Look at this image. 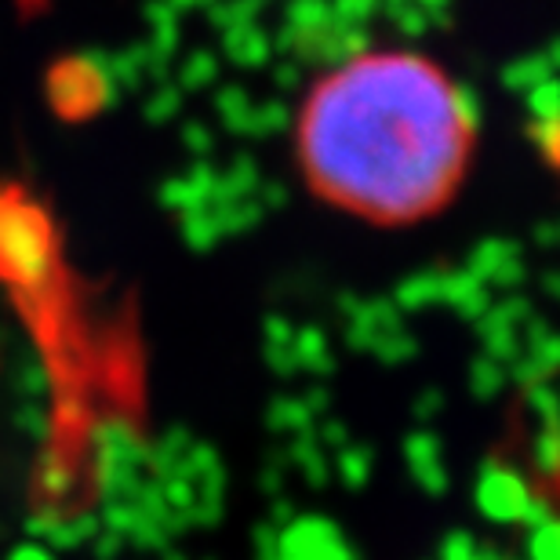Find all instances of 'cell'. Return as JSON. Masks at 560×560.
I'll list each match as a JSON object with an SVG mask.
<instances>
[{
	"instance_id": "cell-1",
	"label": "cell",
	"mask_w": 560,
	"mask_h": 560,
	"mask_svg": "<svg viewBox=\"0 0 560 560\" xmlns=\"http://www.w3.org/2000/svg\"><path fill=\"white\" fill-rule=\"evenodd\" d=\"M466 153L452 81L422 55L364 51L324 77L302 106L299 156L313 189L378 222L441 208Z\"/></svg>"
},
{
	"instance_id": "cell-2",
	"label": "cell",
	"mask_w": 560,
	"mask_h": 560,
	"mask_svg": "<svg viewBox=\"0 0 560 560\" xmlns=\"http://www.w3.org/2000/svg\"><path fill=\"white\" fill-rule=\"evenodd\" d=\"M532 495L535 491L528 488V477L521 469H513L502 458H485L480 463L474 480V506L488 524H502V528L521 524L524 506H528Z\"/></svg>"
},
{
	"instance_id": "cell-3",
	"label": "cell",
	"mask_w": 560,
	"mask_h": 560,
	"mask_svg": "<svg viewBox=\"0 0 560 560\" xmlns=\"http://www.w3.org/2000/svg\"><path fill=\"white\" fill-rule=\"evenodd\" d=\"M280 560H357L353 546L346 542L342 528L320 513H299L295 521L280 528Z\"/></svg>"
},
{
	"instance_id": "cell-4",
	"label": "cell",
	"mask_w": 560,
	"mask_h": 560,
	"mask_svg": "<svg viewBox=\"0 0 560 560\" xmlns=\"http://www.w3.org/2000/svg\"><path fill=\"white\" fill-rule=\"evenodd\" d=\"M405 328V313L397 310L394 299H361V306L346 320V346L353 353H372L378 335Z\"/></svg>"
},
{
	"instance_id": "cell-5",
	"label": "cell",
	"mask_w": 560,
	"mask_h": 560,
	"mask_svg": "<svg viewBox=\"0 0 560 560\" xmlns=\"http://www.w3.org/2000/svg\"><path fill=\"white\" fill-rule=\"evenodd\" d=\"M441 302L447 310H455L463 320L477 324L495 299H491V288L480 284L469 270H447L441 273Z\"/></svg>"
},
{
	"instance_id": "cell-6",
	"label": "cell",
	"mask_w": 560,
	"mask_h": 560,
	"mask_svg": "<svg viewBox=\"0 0 560 560\" xmlns=\"http://www.w3.org/2000/svg\"><path fill=\"white\" fill-rule=\"evenodd\" d=\"M48 222H51L48 211L40 205H33L19 186L0 183V244H8L15 237H30V233H37V226L44 230Z\"/></svg>"
},
{
	"instance_id": "cell-7",
	"label": "cell",
	"mask_w": 560,
	"mask_h": 560,
	"mask_svg": "<svg viewBox=\"0 0 560 560\" xmlns=\"http://www.w3.org/2000/svg\"><path fill=\"white\" fill-rule=\"evenodd\" d=\"M521 342H524V357H532L546 378L560 372V331L550 328V320L532 313V317L521 324Z\"/></svg>"
},
{
	"instance_id": "cell-8",
	"label": "cell",
	"mask_w": 560,
	"mask_h": 560,
	"mask_svg": "<svg viewBox=\"0 0 560 560\" xmlns=\"http://www.w3.org/2000/svg\"><path fill=\"white\" fill-rule=\"evenodd\" d=\"M291 350H295V361H299V372H310L317 378H328L335 372V353H331V342L324 328L317 324H306V328L295 331L291 339Z\"/></svg>"
},
{
	"instance_id": "cell-9",
	"label": "cell",
	"mask_w": 560,
	"mask_h": 560,
	"mask_svg": "<svg viewBox=\"0 0 560 560\" xmlns=\"http://www.w3.org/2000/svg\"><path fill=\"white\" fill-rule=\"evenodd\" d=\"M288 458L302 469V477L310 480V488H324L331 480V463H328V455H324V447H320L317 433H313V430L291 436Z\"/></svg>"
},
{
	"instance_id": "cell-10",
	"label": "cell",
	"mask_w": 560,
	"mask_h": 560,
	"mask_svg": "<svg viewBox=\"0 0 560 560\" xmlns=\"http://www.w3.org/2000/svg\"><path fill=\"white\" fill-rule=\"evenodd\" d=\"M521 259V244L510 237H485L474 244V252L466 255V270L474 273L480 284H488L502 262Z\"/></svg>"
},
{
	"instance_id": "cell-11",
	"label": "cell",
	"mask_w": 560,
	"mask_h": 560,
	"mask_svg": "<svg viewBox=\"0 0 560 560\" xmlns=\"http://www.w3.org/2000/svg\"><path fill=\"white\" fill-rule=\"evenodd\" d=\"M550 77H553V66H550V59H546V51H532V55L513 59L510 66H502L499 81L506 92L528 95L532 88H539L542 81H550Z\"/></svg>"
},
{
	"instance_id": "cell-12",
	"label": "cell",
	"mask_w": 560,
	"mask_h": 560,
	"mask_svg": "<svg viewBox=\"0 0 560 560\" xmlns=\"http://www.w3.org/2000/svg\"><path fill=\"white\" fill-rule=\"evenodd\" d=\"M394 302L400 313L430 310L433 302H441V270H419V273L405 277L394 288Z\"/></svg>"
},
{
	"instance_id": "cell-13",
	"label": "cell",
	"mask_w": 560,
	"mask_h": 560,
	"mask_svg": "<svg viewBox=\"0 0 560 560\" xmlns=\"http://www.w3.org/2000/svg\"><path fill=\"white\" fill-rule=\"evenodd\" d=\"M474 328L480 335V346H485V357H491L495 364L510 368L524 353V342H521L517 328H506V324H499V320H491V317H480Z\"/></svg>"
},
{
	"instance_id": "cell-14",
	"label": "cell",
	"mask_w": 560,
	"mask_h": 560,
	"mask_svg": "<svg viewBox=\"0 0 560 560\" xmlns=\"http://www.w3.org/2000/svg\"><path fill=\"white\" fill-rule=\"evenodd\" d=\"M335 477L342 480L346 488L350 491H361L368 480H372V474H375V452L368 444H346V447H339V455H335Z\"/></svg>"
},
{
	"instance_id": "cell-15",
	"label": "cell",
	"mask_w": 560,
	"mask_h": 560,
	"mask_svg": "<svg viewBox=\"0 0 560 560\" xmlns=\"http://www.w3.org/2000/svg\"><path fill=\"white\" fill-rule=\"evenodd\" d=\"M226 48L237 55L241 66H248V70H259V66L270 62L273 40L266 37L262 30H255V26H248V22H241V26H233V33L226 37Z\"/></svg>"
},
{
	"instance_id": "cell-16",
	"label": "cell",
	"mask_w": 560,
	"mask_h": 560,
	"mask_svg": "<svg viewBox=\"0 0 560 560\" xmlns=\"http://www.w3.org/2000/svg\"><path fill=\"white\" fill-rule=\"evenodd\" d=\"M331 19V0H288L284 8V26L295 30V37L324 30Z\"/></svg>"
},
{
	"instance_id": "cell-17",
	"label": "cell",
	"mask_w": 560,
	"mask_h": 560,
	"mask_svg": "<svg viewBox=\"0 0 560 560\" xmlns=\"http://www.w3.org/2000/svg\"><path fill=\"white\" fill-rule=\"evenodd\" d=\"M266 422H270V430L280 436H295V433L313 430V416H310V408L302 405V397H277L273 408L266 411Z\"/></svg>"
},
{
	"instance_id": "cell-18",
	"label": "cell",
	"mask_w": 560,
	"mask_h": 560,
	"mask_svg": "<svg viewBox=\"0 0 560 560\" xmlns=\"http://www.w3.org/2000/svg\"><path fill=\"white\" fill-rule=\"evenodd\" d=\"M506 383H510V375H506V368L502 364H495L491 357H485L480 353L474 364H469V394H474L477 400H495L502 389H506Z\"/></svg>"
},
{
	"instance_id": "cell-19",
	"label": "cell",
	"mask_w": 560,
	"mask_h": 560,
	"mask_svg": "<svg viewBox=\"0 0 560 560\" xmlns=\"http://www.w3.org/2000/svg\"><path fill=\"white\" fill-rule=\"evenodd\" d=\"M378 11H386L389 26L408 40H419L430 33V15H425L419 4H411V0H383V8Z\"/></svg>"
},
{
	"instance_id": "cell-20",
	"label": "cell",
	"mask_w": 560,
	"mask_h": 560,
	"mask_svg": "<svg viewBox=\"0 0 560 560\" xmlns=\"http://www.w3.org/2000/svg\"><path fill=\"white\" fill-rule=\"evenodd\" d=\"M372 357L378 364H389V368H397V364H408V361H416L419 357V339L411 331H389V335H378L375 346H372Z\"/></svg>"
},
{
	"instance_id": "cell-21",
	"label": "cell",
	"mask_w": 560,
	"mask_h": 560,
	"mask_svg": "<svg viewBox=\"0 0 560 560\" xmlns=\"http://www.w3.org/2000/svg\"><path fill=\"white\" fill-rule=\"evenodd\" d=\"M532 466L539 477H560V425H542L532 444Z\"/></svg>"
},
{
	"instance_id": "cell-22",
	"label": "cell",
	"mask_w": 560,
	"mask_h": 560,
	"mask_svg": "<svg viewBox=\"0 0 560 560\" xmlns=\"http://www.w3.org/2000/svg\"><path fill=\"white\" fill-rule=\"evenodd\" d=\"M524 405L532 408V416L542 425H560V389L550 383V378H542V383L524 389Z\"/></svg>"
},
{
	"instance_id": "cell-23",
	"label": "cell",
	"mask_w": 560,
	"mask_h": 560,
	"mask_svg": "<svg viewBox=\"0 0 560 560\" xmlns=\"http://www.w3.org/2000/svg\"><path fill=\"white\" fill-rule=\"evenodd\" d=\"M295 125V114L284 106V103H262V106H252V125H248V136H280Z\"/></svg>"
},
{
	"instance_id": "cell-24",
	"label": "cell",
	"mask_w": 560,
	"mask_h": 560,
	"mask_svg": "<svg viewBox=\"0 0 560 560\" xmlns=\"http://www.w3.org/2000/svg\"><path fill=\"white\" fill-rule=\"evenodd\" d=\"M400 452H405L408 466L433 463V458H444V441L433 430H411L405 436V444H400Z\"/></svg>"
},
{
	"instance_id": "cell-25",
	"label": "cell",
	"mask_w": 560,
	"mask_h": 560,
	"mask_svg": "<svg viewBox=\"0 0 560 560\" xmlns=\"http://www.w3.org/2000/svg\"><path fill=\"white\" fill-rule=\"evenodd\" d=\"M535 313L532 306V299H524L521 291H510L506 299H499V302H491V310L485 313V317L491 320H499V324H506V328H517L521 331V324L528 320Z\"/></svg>"
},
{
	"instance_id": "cell-26",
	"label": "cell",
	"mask_w": 560,
	"mask_h": 560,
	"mask_svg": "<svg viewBox=\"0 0 560 560\" xmlns=\"http://www.w3.org/2000/svg\"><path fill=\"white\" fill-rule=\"evenodd\" d=\"M524 560H560V517H550L542 528L528 532V553Z\"/></svg>"
},
{
	"instance_id": "cell-27",
	"label": "cell",
	"mask_w": 560,
	"mask_h": 560,
	"mask_svg": "<svg viewBox=\"0 0 560 560\" xmlns=\"http://www.w3.org/2000/svg\"><path fill=\"white\" fill-rule=\"evenodd\" d=\"M408 469H411V480H416L425 495H433V499L447 495V488H452V477H447L444 458H433V463H419V466H408Z\"/></svg>"
},
{
	"instance_id": "cell-28",
	"label": "cell",
	"mask_w": 560,
	"mask_h": 560,
	"mask_svg": "<svg viewBox=\"0 0 560 560\" xmlns=\"http://www.w3.org/2000/svg\"><path fill=\"white\" fill-rule=\"evenodd\" d=\"M524 98H528V114L532 117H560V77L553 73L550 81L532 88Z\"/></svg>"
},
{
	"instance_id": "cell-29",
	"label": "cell",
	"mask_w": 560,
	"mask_h": 560,
	"mask_svg": "<svg viewBox=\"0 0 560 560\" xmlns=\"http://www.w3.org/2000/svg\"><path fill=\"white\" fill-rule=\"evenodd\" d=\"M452 106H455L458 125L474 136V131L480 128V95L469 84H452Z\"/></svg>"
},
{
	"instance_id": "cell-30",
	"label": "cell",
	"mask_w": 560,
	"mask_h": 560,
	"mask_svg": "<svg viewBox=\"0 0 560 560\" xmlns=\"http://www.w3.org/2000/svg\"><path fill=\"white\" fill-rule=\"evenodd\" d=\"M477 535L474 532H466V528H455V532H447L441 546H436V560H474L477 553Z\"/></svg>"
},
{
	"instance_id": "cell-31",
	"label": "cell",
	"mask_w": 560,
	"mask_h": 560,
	"mask_svg": "<svg viewBox=\"0 0 560 560\" xmlns=\"http://www.w3.org/2000/svg\"><path fill=\"white\" fill-rule=\"evenodd\" d=\"M378 8H383V0H331V15L350 22V26H368Z\"/></svg>"
},
{
	"instance_id": "cell-32",
	"label": "cell",
	"mask_w": 560,
	"mask_h": 560,
	"mask_svg": "<svg viewBox=\"0 0 560 560\" xmlns=\"http://www.w3.org/2000/svg\"><path fill=\"white\" fill-rule=\"evenodd\" d=\"M524 280H528V266H524V255H521V259L502 262L499 270H495V277L488 280V288H495V291H521Z\"/></svg>"
},
{
	"instance_id": "cell-33",
	"label": "cell",
	"mask_w": 560,
	"mask_h": 560,
	"mask_svg": "<svg viewBox=\"0 0 560 560\" xmlns=\"http://www.w3.org/2000/svg\"><path fill=\"white\" fill-rule=\"evenodd\" d=\"M302 77H306V66H302L299 59H291V55H284V59L277 62L273 70V84L280 88V92H299L302 88Z\"/></svg>"
},
{
	"instance_id": "cell-34",
	"label": "cell",
	"mask_w": 560,
	"mask_h": 560,
	"mask_svg": "<svg viewBox=\"0 0 560 560\" xmlns=\"http://www.w3.org/2000/svg\"><path fill=\"white\" fill-rule=\"evenodd\" d=\"M313 433H317L320 447H335V452L350 444V425L339 422V419H320L317 425H313Z\"/></svg>"
},
{
	"instance_id": "cell-35",
	"label": "cell",
	"mask_w": 560,
	"mask_h": 560,
	"mask_svg": "<svg viewBox=\"0 0 560 560\" xmlns=\"http://www.w3.org/2000/svg\"><path fill=\"white\" fill-rule=\"evenodd\" d=\"M506 375H510V383H513V386H521V389H528V386L542 383V378H546V375L539 372V364H535L532 357H524V353L506 368Z\"/></svg>"
},
{
	"instance_id": "cell-36",
	"label": "cell",
	"mask_w": 560,
	"mask_h": 560,
	"mask_svg": "<svg viewBox=\"0 0 560 560\" xmlns=\"http://www.w3.org/2000/svg\"><path fill=\"white\" fill-rule=\"evenodd\" d=\"M550 517H557V510H553V502L546 499V495H532L528 499V506H524V517H521V524L528 532H535V528H542L546 521Z\"/></svg>"
},
{
	"instance_id": "cell-37",
	"label": "cell",
	"mask_w": 560,
	"mask_h": 560,
	"mask_svg": "<svg viewBox=\"0 0 560 560\" xmlns=\"http://www.w3.org/2000/svg\"><path fill=\"white\" fill-rule=\"evenodd\" d=\"M266 364H270L280 378L299 375V361H295V350H291V346H266Z\"/></svg>"
},
{
	"instance_id": "cell-38",
	"label": "cell",
	"mask_w": 560,
	"mask_h": 560,
	"mask_svg": "<svg viewBox=\"0 0 560 560\" xmlns=\"http://www.w3.org/2000/svg\"><path fill=\"white\" fill-rule=\"evenodd\" d=\"M411 411H416L419 422H433L444 411V394H441V389H422V394L416 397V408H411Z\"/></svg>"
},
{
	"instance_id": "cell-39",
	"label": "cell",
	"mask_w": 560,
	"mask_h": 560,
	"mask_svg": "<svg viewBox=\"0 0 560 560\" xmlns=\"http://www.w3.org/2000/svg\"><path fill=\"white\" fill-rule=\"evenodd\" d=\"M302 405L310 408V416H313V419H324V416H328V408H331V389L324 386V383L310 386V389H306V397H302Z\"/></svg>"
},
{
	"instance_id": "cell-40",
	"label": "cell",
	"mask_w": 560,
	"mask_h": 560,
	"mask_svg": "<svg viewBox=\"0 0 560 560\" xmlns=\"http://www.w3.org/2000/svg\"><path fill=\"white\" fill-rule=\"evenodd\" d=\"M295 339V328H291V320L284 317H270L266 320V346H291Z\"/></svg>"
},
{
	"instance_id": "cell-41",
	"label": "cell",
	"mask_w": 560,
	"mask_h": 560,
	"mask_svg": "<svg viewBox=\"0 0 560 560\" xmlns=\"http://www.w3.org/2000/svg\"><path fill=\"white\" fill-rule=\"evenodd\" d=\"M262 488L270 491V495H280V488H284V466H280V463L266 466V474H262Z\"/></svg>"
},
{
	"instance_id": "cell-42",
	"label": "cell",
	"mask_w": 560,
	"mask_h": 560,
	"mask_svg": "<svg viewBox=\"0 0 560 560\" xmlns=\"http://www.w3.org/2000/svg\"><path fill=\"white\" fill-rule=\"evenodd\" d=\"M295 517H299V510L291 506L288 499H277V502H273V528H284V524H291Z\"/></svg>"
},
{
	"instance_id": "cell-43",
	"label": "cell",
	"mask_w": 560,
	"mask_h": 560,
	"mask_svg": "<svg viewBox=\"0 0 560 560\" xmlns=\"http://www.w3.org/2000/svg\"><path fill=\"white\" fill-rule=\"evenodd\" d=\"M259 205H266V208H284L288 205V189L284 186H277V183H270L262 189V200Z\"/></svg>"
},
{
	"instance_id": "cell-44",
	"label": "cell",
	"mask_w": 560,
	"mask_h": 560,
	"mask_svg": "<svg viewBox=\"0 0 560 560\" xmlns=\"http://www.w3.org/2000/svg\"><path fill=\"white\" fill-rule=\"evenodd\" d=\"M535 244H539V248H553V244H560V237H557V222H542V226L535 230Z\"/></svg>"
},
{
	"instance_id": "cell-45",
	"label": "cell",
	"mask_w": 560,
	"mask_h": 560,
	"mask_svg": "<svg viewBox=\"0 0 560 560\" xmlns=\"http://www.w3.org/2000/svg\"><path fill=\"white\" fill-rule=\"evenodd\" d=\"M411 4H419L425 15H433V11H452V0H411Z\"/></svg>"
},
{
	"instance_id": "cell-46",
	"label": "cell",
	"mask_w": 560,
	"mask_h": 560,
	"mask_svg": "<svg viewBox=\"0 0 560 560\" xmlns=\"http://www.w3.org/2000/svg\"><path fill=\"white\" fill-rule=\"evenodd\" d=\"M542 291H546V295L560 299V270H553V273H546V277H542Z\"/></svg>"
},
{
	"instance_id": "cell-47",
	"label": "cell",
	"mask_w": 560,
	"mask_h": 560,
	"mask_svg": "<svg viewBox=\"0 0 560 560\" xmlns=\"http://www.w3.org/2000/svg\"><path fill=\"white\" fill-rule=\"evenodd\" d=\"M546 59H550L553 73H560V37H553V40H550V48H546Z\"/></svg>"
},
{
	"instance_id": "cell-48",
	"label": "cell",
	"mask_w": 560,
	"mask_h": 560,
	"mask_svg": "<svg viewBox=\"0 0 560 560\" xmlns=\"http://www.w3.org/2000/svg\"><path fill=\"white\" fill-rule=\"evenodd\" d=\"M499 560H517V557H506V553H499Z\"/></svg>"
},
{
	"instance_id": "cell-49",
	"label": "cell",
	"mask_w": 560,
	"mask_h": 560,
	"mask_svg": "<svg viewBox=\"0 0 560 560\" xmlns=\"http://www.w3.org/2000/svg\"><path fill=\"white\" fill-rule=\"evenodd\" d=\"M557 237H560V222H557Z\"/></svg>"
}]
</instances>
